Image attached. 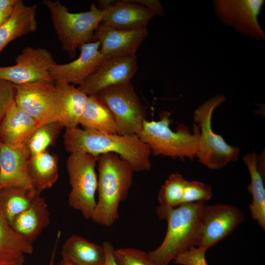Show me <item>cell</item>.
Listing matches in <instances>:
<instances>
[{"instance_id": "d6986e66", "label": "cell", "mask_w": 265, "mask_h": 265, "mask_svg": "<svg viewBox=\"0 0 265 265\" xmlns=\"http://www.w3.org/2000/svg\"><path fill=\"white\" fill-rule=\"evenodd\" d=\"M40 124L14 102L0 124V142L12 146L26 145Z\"/></svg>"}, {"instance_id": "d6a6232c", "label": "cell", "mask_w": 265, "mask_h": 265, "mask_svg": "<svg viewBox=\"0 0 265 265\" xmlns=\"http://www.w3.org/2000/svg\"><path fill=\"white\" fill-rule=\"evenodd\" d=\"M15 93L14 84L0 80V124L8 110L15 102Z\"/></svg>"}, {"instance_id": "ba28073f", "label": "cell", "mask_w": 265, "mask_h": 265, "mask_svg": "<svg viewBox=\"0 0 265 265\" xmlns=\"http://www.w3.org/2000/svg\"><path fill=\"white\" fill-rule=\"evenodd\" d=\"M97 95L111 111L118 134L137 135L140 132L147 120L146 107L131 82L109 88Z\"/></svg>"}, {"instance_id": "7c38bea8", "label": "cell", "mask_w": 265, "mask_h": 265, "mask_svg": "<svg viewBox=\"0 0 265 265\" xmlns=\"http://www.w3.org/2000/svg\"><path fill=\"white\" fill-rule=\"evenodd\" d=\"M15 85V103L40 124L57 121L53 81Z\"/></svg>"}, {"instance_id": "44dd1931", "label": "cell", "mask_w": 265, "mask_h": 265, "mask_svg": "<svg viewBox=\"0 0 265 265\" xmlns=\"http://www.w3.org/2000/svg\"><path fill=\"white\" fill-rule=\"evenodd\" d=\"M37 8L17 0L9 18L0 26V53L12 40L37 30Z\"/></svg>"}, {"instance_id": "4dcf8cb0", "label": "cell", "mask_w": 265, "mask_h": 265, "mask_svg": "<svg viewBox=\"0 0 265 265\" xmlns=\"http://www.w3.org/2000/svg\"><path fill=\"white\" fill-rule=\"evenodd\" d=\"M210 185L196 181H187L183 196L182 203H205L212 197Z\"/></svg>"}, {"instance_id": "8fae6325", "label": "cell", "mask_w": 265, "mask_h": 265, "mask_svg": "<svg viewBox=\"0 0 265 265\" xmlns=\"http://www.w3.org/2000/svg\"><path fill=\"white\" fill-rule=\"evenodd\" d=\"M244 220L243 212L234 205L204 204L200 215V236L197 246L208 249L230 235Z\"/></svg>"}, {"instance_id": "83f0119b", "label": "cell", "mask_w": 265, "mask_h": 265, "mask_svg": "<svg viewBox=\"0 0 265 265\" xmlns=\"http://www.w3.org/2000/svg\"><path fill=\"white\" fill-rule=\"evenodd\" d=\"M63 128L58 121L40 124L26 143L31 157L46 151L49 146L54 144Z\"/></svg>"}, {"instance_id": "f35d334b", "label": "cell", "mask_w": 265, "mask_h": 265, "mask_svg": "<svg viewBox=\"0 0 265 265\" xmlns=\"http://www.w3.org/2000/svg\"><path fill=\"white\" fill-rule=\"evenodd\" d=\"M13 10L5 12H0V26L5 22L11 15Z\"/></svg>"}, {"instance_id": "9a60e30c", "label": "cell", "mask_w": 265, "mask_h": 265, "mask_svg": "<svg viewBox=\"0 0 265 265\" xmlns=\"http://www.w3.org/2000/svg\"><path fill=\"white\" fill-rule=\"evenodd\" d=\"M99 8L104 11L102 23L112 28L130 30L146 28L155 14L133 0H100Z\"/></svg>"}, {"instance_id": "9c48e42d", "label": "cell", "mask_w": 265, "mask_h": 265, "mask_svg": "<svg viewBox=\"0 0 265 265\" xmlns=\"http://www.w3.org/2000/svg\"><path fill=\"white\" fill-rule=\"evenodd\" d=\"M265 3L263 0H214L216 16L225 26L241 34L258 41L265 40V33L258 17Z\"/></svg>"}, {"instance_id": "f1b7e54d", "label": "cell", "mask_w": 265, "mask_h": 265, "mask_svg": "<svg viewBox=\"0 0 265 265\" xmlns=\"http://www.w3.org/2000/svg\"><path fill=\"white\" fill-rule=\"evenodd\" d=\"M187 181L178 172L168 175L158 192L159 205L176 207L182 204L184 191Z\"/></svg>"}, {"instance_id": "ac0fdd59", "label": "cell", "mask_w": 265, "mask_h": 265, "mask_svg": "<svg viewBox=\"0 0 265 265\" xmlns=\"http://www.w3.org/2000/svg\"><path fill=\"white\" fill-rule=\"evenodd\" d=\"M54 87L57 121L66 129L78 127L88 96L73 84L56 82Z\"/></svg>"}, {"instance_id": "30bf717a", "label": "cell", "mask_w": 265, "mask_h": 265, "mask_svg": "<svg viewBox=\"0 0 265 265\" xmlns=\"http://www.w3.org/2000/svg\"><path fill=\"white\" fill-rule=\"evenodd\" d=\"M16 64L0 67V80L18 85L37 81H53L50 69L56 64L48 50L43 48H24L16 57Z\"/></svg>"}, {"instance_id": "836d02e7", "label": "cell", "mask_w": 265, "mask_h": 265, "mask_svg": "<svg viewBox=\"0 0 265 265\" xmlns=\"http://www.w3.org/2000/svg\"><path fill=\"white\" fill-rule=\"evenodd\" d=\"M138 3L152 12L155 15L163 16L164 11L162 5L158 0H133Z\"/></svg>"}, {"instance_id": "7a4b0ae2", "label": "cell", "mask_w": 265, "mask_h": 265, "mask_svg": "<svg viewBox=\"0 0 265 265\" xmlns=\"http://www.w3.org/2000/svg\"><path fill=\"white\" fill-rule=\"evenodd\" d=\"M98 200L91 220L109 227L119 217L120 203L127 198L134 171L118 155L108 153L98 157Z\"/></svg>"}, {"instance_id": "277c9868", "label": "cell", "mask_w": 265, "mask_h": 265, "mask_svg": "<svg viewBox=\"0 0 265 265\" xmlns=\"http://www.w3.org/2000/svg\"><path fill=\"white\" fill-rule=\"evenodd\" d=\"M171 114L163 111L160 112L158 121L147 120L137 135L154 156L193 159L199 150V127L194 123L192 132L186 126L180 124L173 131L170 127Z\"/></svg>"}, {"instance_id": "5bb4252c", "label": "cell", "mask_w": 265, "mask_h": 265, "mask_svg": "<svg viewBox=\"0 0 265 265\" xmlns=\"http://www.w3.org/2000/svg\"><path fill=\"white\" fill-rule=\"evenodd\" d=\"M100 44L95 41L81 45L80 56L68 63L53 65L50 73L53 80L70 84H82L106 60L101 53Z\"/></svg>"}, {"instance_id": "484cf974", "label": "cell", "mask_w": 265, "mask_h": 265, "mask_svg": "<svg viewBox=\"0 0 265 265\" xmlns=\"http://www.w3.org/2000/svg\"><path fill=\"white\" fill-rule=\"evenodd\" d=\"M33 252L32 243L14 230L0 208V258L24 262L25 255Z\"/></svg>"}, {"instance_id": "ab89813d", "label": "cell", "mask_w": 265, "mask_h": 265, "mask_svg": "<svg viewBox=\"0 0 265 265\" xmlns=\"http://www.w3.org/2000/svg\"><path fill=\"white\" fill-rule=\"evenodd\" d=\"M59 265H76L74 264L73 263L67 260L62 259V261H61Z\"/></svg>"}, {"instance_id": "7402d4cb", "label": "cell", "mask_w": 265, "mask_h": 265, "mask_svg": "<svg viewBox=\"0 0 265 265\" xmlns=\"http://www.w3.org/2000/svg\"><path fill=\"white\" fill-rule=\"evenodd\" d=\"M63 259L76 265H104L106 253L103 245L92 242L78 235H71L64 242Z\"/></svg>"}, {"instance_id": "f546056e", "label": "cell", "mask_w": 265, "mask_h": 265, "mask_svg": "<svg viewBox=\"0 0 265 265\" xmlns=\"http://www.w3.org/2000/svg\"><path fill=\"white\" fill-rule=\"evenodd\" d=\"M113 255L118 265H158L148 253L135 248L114 249Z\"/></svg>"}, {"instance_id": "2e32d148", "label": "cell", "mask_w": 265, "mask_h": 265, "mask_svg": "<svg viewBox=\"0 0 265 265\" xmlns=\"http://www.w3.org/2000/svg\"><path fill=\"white\" fill-rule=\"evenodd\" d=\"M147 35V28L120 30L101 23L95 31L94 41L99 42L100 50L107 59L115 56L135 55Z\"/></svg>"}, {"instance_id": "5b68a950", "label": "cell", "mask_w": 265, "mask_h": 265, "mask_svg": "<svg viewBox=\"0 0 265 265\" xmlns=\"http://www.w3.org/2000/svg\"><path fill=\"white\" fill-rule=\"evenodd\" d=\"M52 23L62 49L70 58L81 45L94 41L95 31L102 22L104 11L92 3L89 10L72 13L58 0H45Z\"/></svg>"}, {"instance_id": "1f68e13d", "label": "cell", "mask_w": 265, "mask_h": 265, "mask_svg": "<svg viewBox=\"0 0 265 265\" xmlns=\"http://www.w3.org/2000/svg\"><path fill=\"white\" fill-rule=\"evenodd\" d=\"M207 250L202 246H190L178 254L174 263L181 265H209L206 259Z\"/></svg>"}, {"instance_id": "603a6c76", "label": "cell", "mask_w": 265, "mask_h": 265, "mask_svg": "<svg viewBox=\"0 0 265 265\" xmlns=\"http://www.w3.org/2000/svg\"><path fill=\"white\" fill-rule=\"evenodd\" d=\"M250 176L251 182L247 189L252 198L249 206L253 219L264 230L265 229V188L264 173L259 168L257 162V155L255 151L248 153L243 158Z\"/></svg>"}, {"instance_id": "e0dca14e", "label": "cell", "mask_w": 265, "mask_h": 265, "mask_svg": "<svg viewBox=\"0 0 265 265\" xmlns=\"http://www.w3.org/2000/svg\"><path fill=\"white\" fill-rule=\"evenodd\" d=\"M30 158L26 145L12 146L0 142V189L19 186L34 190L27 170Z\"/></svg>"}, {"instance_id": "8992f818", "label": "cell", "mask_w": 265, "mask_h": 265, "mask_svg": "<svg viewBox=\"0 0 265 265\" xmlns=\"http://www.w3.org/2000/svg\"><path fill=\"white\" fill-rule=\"evenodd\" d=\"M225 100L223 94H218L205 101L194 113V121L200 132L196 157L200 163L211 169H219L230 162L236 161L239 152L238 147L228 144L212 127L214 110Z\"/></svg>"}, {"instance_id": "cb8c5ba5", "label": "cell", "mask_w": 265, "mask_h": 265, "mask_svg": "<svg viewBox=\"0 0 265 265\" xmlns=\"http://www.w3.org/2000/svg\"><path fill=\"white\" fill-rule=\"evenodd\" d=\"M58 158L47 151L31 157L27 170L34 190L38 194L50 188L58 177Z\"/></svg>"}, {"instance_id": "d590c367", "label": "cell", "mask_w": 265, "mask_h": 265, "mask_svg": "<svg viewBox=\"0 0 265 265\" xmlns=\"http://www.w3.org/2000/svg\"><path fill=\"white\" fill-rule=\"evenodd\" d=\"M17 0H0V12L12 10Z\"/></svg>"}, {"instance_id": "ffe728a7", "label": "cell", "mask_w": 265, "mask_h": 265, "mask_svg": "<svg viewBox=\"0 0 265 265\" xmlns=\"http://www.w3.org/2000/svg\"><path fill=\"white\" fill-rule=\"evenodd\" d=\"M50 222V215L47 203L38 194L31 205L17 215L10 225L23 238L32 243Z\"/></svg>"}, {"instance_id": "52a82bcc", "label": "cell", "mask_w": 265, "mask_h": 265, "mask_svg": "<svg viewBox=\"0 0 265 265\" xmlns=\"http://www.w3.org/2000/svg\"><path fill=\"white\" fill-rule=\"evenodd\" d=\"M98 157L86 153H71L66 161L71 190L69 206L87 220L91 219L96 205L98 177L95 170Z\"/></svg>"}, {"instance_id": "4fadbf2b", "label": "cell", "mask_w": 265, "mask_h": 265, "mask_svg": "<svg viewBox=\"0 0 265 265\" xmlns=\"http://www.w3.org/2000/svg\"><path fill=\"white\" fill-rule=\"evenodd\" d=\"M137 68L135 55L112 57L105 60L78 88L87 96L97 95L109 88L131 82Z\"/></svg>"}, {"instance_id": "4316f807", "label": "cell", "mask_w": 265, "mask_h": 265, "mask_svg": "<svg viewBox=\"0 0 265 265\" xmlns=\"http://www.w3.org/2000/svg\"><path fill=\"white\" fill-rule=\"evenodd\" d=\"M38 194L33 189L19 186L0 189V208L9 223L26 210Z\"/></svg>"}, {"instance_id": "3957f363", "label": "cell", "mask_w": 265, "mask_h": 265, "mask_svg": "<svg viewBox=\"0 0 265 265\" xmlns=\"http://www.w3.org/2000/svg\"><path fill=\"white\" fill-rule=\"evenodd\" d=\"M204 203H182L176 207L159 205L156 213L166 221L165 237L156 249L148 253L158 265H168L176 256L192 246H197L200 236V219Z\"/></svg>"}, {"instance_id": "e575fe53", "label": "cell", "mask_w": 265, "mask_h": 265, "mask_svg": "<svg viewBox=\"0 0 265 265\" xmlns=\"http://www.w3.org/2000/svg\"><path fill=\"white\" fill-rule=\"evenodd\" d=\"M106 253V260L104 265H118L113 255L114 247L109 241H105L102 244Z\"/></svg>"}, {"instance_id": "74e56055", "label": "cell", "mask_w": 265, "mask_h": 265, "mask_svg": "<svg viewBox=\"0 0 265 265\" xmlns=\"http://www.w3.org/2000/svg\"><path fill=\"white\" fill-rule=\"evenodd\" d=\"M24 262L0 258V265H24Z\"/></svg>"}, {"instance_id": "6da1fadb", "label": "cell", "mask_w": 265, "mask_h": 265, "mask_svg": "<svg viewBox=\"0 0 265 265\" xmlns=\"http://www.w3.org/2000/svg\"><path fill=\"white\" fill-rule=\"evenodd\" d=\"M66 151L95 156L112 153L128 162L134 172L149 171L151 152L137 135L105 133L78 127L66 129L63 135Z\"/></svg>"}, {"instance_id": "d4e9b609", "label": "cell", "mask_w": 265, "mask_h": 265, "mask_svg": "<svg viewBox=\"0 0 265 265\" xmlns=\"http://www.w3.org/2000/svg\"><path fill=\"white\" fill-rule=\"evenodd\" d=\"M80 124L86 130L105 133H117L113 115L98 95L88 96Z\"/></svg>"}, {"instance_id": "8d00e7d4", "label": "cell", "mask_w": 265, "mask_h": 265, "mask_svg": "<svg viewBox=\"0 0 265 265\" xmlns=\"http://www.w3.org/2000/svg\"><path fill=\"white\" fill-rule=\"evenodd\" d=\"M60 236H61V233L60 232H58L57 234L55 243L54 247L53 248V250L52 251L51 258H50V260L49 261L48 265H54L55 253H56V249L57 247L58 240L59 239Z\"/></svg>"}]
</instances>
